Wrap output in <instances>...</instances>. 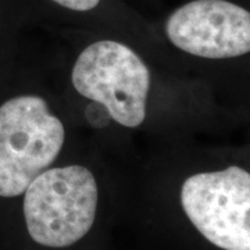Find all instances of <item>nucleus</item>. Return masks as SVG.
I'll use <instances>...</instances> for the list:
<instances>
[{"label":"nucleus","mask_w":250,"mask_h":250,"mask_svg":"<svg viewBox=\"0 0 250 250\" xmlns=\"http://www.w3.org/2000/svg\"><path fill=\"white\" fill-rule=\"evenodd\" d=\"M184 211L199 232L224 250H250V175L241 167L200 172L184 182Z\"/></svg>","instance_id":"4"},{"label":"nucleus","mask_w":250,"mask_h":250,"mask_svg":"<svg viewBox=\"0 0 250 250\" xmlns=\"http://www.w3.org/2000/svg\"><path fill=\"white\" fill-rule=\"evenodd\" d=\"M53 1L59 3L62 7L75 11H89L98 6L100 0H53Z\"/></svg>","instance_id":"7"},{"label":"nucleus","mask_w":250,"mask_h":250,"mask_svg":"<svg viewBox=\"0 0 250 250\" xmlns=\"http://www.w3.org/2000/svg\"><path fill=\"white\" fill-rule=\"evenodd\" d=\"M24 217L31 238L47 248H67L95 223L98 184L81 166L41 172L25 189Z\"/></svg>","instance_id":"1"},{"label":"nucleus","mask_w":250,"mask_h":250,"mask_svg":"<svg viewBox=\"0 0 250 250\" xmlns=\"http://www.w3.org/2000/svg\"><path fill=\"white\" fill-rule=\"evenodd\" d=\"M72 85L83 98L107 108L118 124L135 128L146 117L150 74L145 62L114 41H100L80 54Z\"/></svg>","instance_id":"3"},{"label":"nucleus","mask_w":250,"mask_h":250,"mask_svg":"<svg viewBox=\"0 0 250 250\" xmlns=\"http://www.w3.org/2000/svg\"><path fill=\"white\" fill-rule=\"evenodd\" d=\"M65 131L46 102L18 96L0 106V196L16 197L56 160Z\"/></svg>","instance_id":"2"},{"label":"nucleus","mask_w":250,"mask_h":250,"mask_svg":"<svg viewBox=\"0 0 250 250\" xmlns=\"http://www.w3.org/2000/svg\"><path fill=\"white\" fill-rule=\"evenodd\" d=\"M85 117L89 121L90 125L96 126V128H103L110 123L111 117L108 114L107 108L103 104H100L98 102L90 103L89 106L85 108Z\"/></svg>","instance_id":"6"},{"label":"nucleus","mask_w":250,"mask_h":250,"mask_svg":"<svg viewBox=\"0 0 250 250\" xmlns=\"http://www.w3.org/2000/svg\"><path fill=\"white\" fill-rule=\"evenodd\" d=\"M178 49L205 59H231L249 53L250 14L227 0H195L175 10L166 24Z\"/></svg>","instance_id":"5"}]
</instances>
